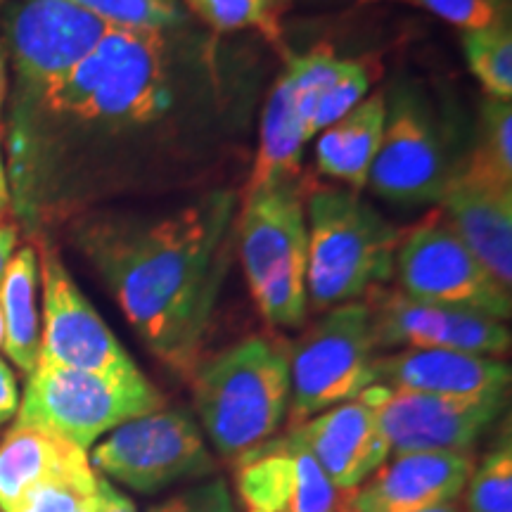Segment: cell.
Here are the masks:
<instances>
[{"label": "cell", "instance_id": "1", "mask_svg": "<svg viewBox=\"0 0 512 512\" xmlns=\"http://www.w3.org/2000/svg\"><path fill=\"white\" fill-rule=\"evenodd\" d=\"M249 105V69L214 34L110 27L72 72L5 107L10 211L41 235L117 197L200 183Z\"/></svg>", "mask_w": 512, "mask_h": 512}, {"label": "cell", "instance_id": "2", "mask_svg": "<svg viewBox=\"0 0 512 512\" xmlns=\"http://www.w3.org/2000/svg\"><path fill=\"white\" fill-rule=\"evenodd\" d=\"M240 190H202L164 211L93 209L69 221V240L147 349L192 377L230 268Z\"/></svg>", "mask_w": 512, "mask_h": 512}, {"label": "cell", "instance_id": "3", "mask_svg": "<svg viewBox=\"0 0 512 512\" xmlns=\"http://www.w3.org/2000/svg\"><path fill=\"white\" fill-rule=\"evenodd\" d=\"M190 380L211 446L240 463L275 437L290 411V344L278 335L245 337L200 363Z\"/></svg>", "mask_w": 512, "mask_h": 512}, {"label": "cell", "instance_id": "4", "mask_svg": "<svg viewBox=\"0 0 512 512\" xmlns=\"http://www.w3.org/2000/svg\"><path fill=\"white\" fill-rule=\"evenodd\" d=\"M309 252L306 302L313 311L358 302L394 278L401 230L351 188H316L304 197Z\"/></svg>", "mask_w": 512, "mask_h": 512}, {"label": "cell", "instance_id": "5", "mask_svg": "<svg viewBox=\"0 0 512 512\" xmlns=\"http://www.w3.org/2000/svg\"><path fill=\"white\" fill-rule=\"evenodd\" d=\"M302 178L240 192L238 245L249 294L273 328H299L306 302V230Z\"/></svg>", "mask_w": 512, "mask_h": 512}, {"label": "cell", "instance_id": "6", "mask_svg": "<svg viewBox=\"0 0 512 512\" xmlns=\"http://www.w3.org/2000/svg\"><path fill=\"white\" fill-rule=\"evenodd\" d=\"M384 100L387 121L366 190L399 207L439 204L467 159L456 128L415 83H399Z\"/></svg>", "mask_w": 512, "mask_h": 512}, {"label": "cell", "instance_id": "7", "mask_svg": "<svg viewBox=\"0 0 512 512\" xmlns=\"http://www.w3.org/2000/svg\"><path fill=\"white\" fill-rule=\"evenodd\" d=\"M159 408L164 396L140 368L105 375L38 361L27 375L15 425L53 432L88 451L102 434Z\"/></svg>", "mask_w": 512, "mask_h": 512}, {"label": "cell", "instance_id": "8", "mask_svg": "<svg viewBox=\"0 0 512 512\" xmlns=\"http://www.w3.org/2000/svg\"><path fill=\"white\" fill-rule=\"evenodd\" d=\"M375 351L363 299L325 313L290 347V427L368 389Z\"/></svg>", "mask_w": 512, "mask_h": 512}, {"label": "cell", "instance_id": "9", "mask_svg": "<svg viewBox=\"0 0 512 512\" xmlns=\"http://www.w3.org/2000/svg\"><path fill=\"white\" fill-rule=\"evenodd\" d=\"M88 458L95 475L136 494H157L216 470L200 425L183 408H159L124 422Z\"/></svg>", "mask_w": 512, "mask_h": 512}, {"label": "cell", "instance_id": "10", "mask_svg": "<svg viewBox=\"0 0 512 512\" xmlns=\"http://www.w3.org/2000/svg\"><path fill=\"white\" fill-rule=\"evenodd\" d=\"M8 55V105H19L72 72L107 34V24L69 0H17L0 15Z\"/></svg>", "mask_w": 512, "mask_h": 512}, {"label": "cell", "instance_id": "11", "mask_svg": "<svg viewBox=\"0 0 512 512\" xmlns=\"http://www.w3.org/2000/svg\"><path fill=\"white\" fill-rule=\"evenodd\" d=\"M394 278L403 294L508 320L512 297L467 249L441 211L403 233L394 256Z\"/></svg>", "mask_w": 512, "mask_h": 512}, {"label": "cell", "instance_id": "12", "mask_svg": "<svg viewBox=\"0 0 512 512\" xmlns=\"http://www.w3.org/2000/svg\"><path fill=\"white\" fill-rule=\"evenodd\" d=\"M358 399L375 411L392 458L422 451H472L503 415L508 394L465 399L370 384Z\"/></svg>", "mask_w": 512, "mask_h": 512}, {"label": "cell", "instance_id": "13", "mask_svg": "<svg viewBox=\"0 0 512 512\" xmlns=\"http://www.w3.org/2000/svg\"><path fill=\"white\" fill-rule=\"evenodd\" d=\"M38 266L43 280V330L38 361L105 375L138 370L110 325L74 283L60 254L46 240L41 242Z\"/></svg>", "mask_w": 512, "mask_h": 512}, {"label": "cell", "instance_id": "14", "mask_svg": "<svg viewBox=\"0 0 512 512\" xmlns=\"http://www.w3.org/2000/svg\"><path fill=\"white\" fill-rule=\"evenodd\" d=\"M375 349H446L501 358L510 351V330L486 313L408 297L387 285L363 297Z\"/></svg>", "mask_w": 512, "mask_h": 512}, {"label": "cell", "instance_id": "15", "mask_svg": "<svg viewBox=\"0 0 512 512\" xmlns=\"http://www.w3.org/2000/svg\"><path fill=\"white\" fill-rule=\"evenodd\" d=\"M245 512H354L356 491H342L316 460L283 437L268 439L238 463Z\"/></svg>", "mask_w": 512, "mask_h": 512}, {"label": "cell", "instance_id": "16", "mask_svg": "<svg viewBox=\"0 0 512 512\" xmlns=\"http://www.w3.org/2000/svg\"><path fill=\"white\" fill-rule=\"evenodd\" d=\"M285 434L342 491H356L389 458L377 415L358 396L292 425Z\"/></svg>", "mask_w": 512, "mask_h": 512}, {"label": "cell", "instance_id": "17", "mask_svg": "<svg viewBox=\"0 0 512 512\" xmlns=\"http://www.w3.org/2000/svg\"><path fill=\"white\" fill-rule=\"evenodd\" d=\"M475 465L472 451L392 456L358 486L354 512H418L458 501Z\"/></svg>", "mask_w": 512, "mask_h": 512}, {"label": "cell", "instance_id": "18", "mask_svg": "<svg viewBox=\"0 0 512 512\" xmlns=\"http://www.w3.org/2000/svg\"><path fill=\"white\" fill-rule=\"evenodd\" d=\"M373 384L437 396L508 394L510 366L501 358L446 349H401L375 356Z\"/></svg>", "mask_w": 512, "mask_h": 512}, {"label": "cell", "instance_id": "19", "mask_svg": "<svg viewBox=\"0 0 512 512\" xmlns=\"http://www.w3.org/2000/svg\"><path fill=\"white\" fill-rule=\"evenodd\" d=\"M441 216L503 290H512V185L460 171L439 202Z\"/></svg>", "mask_w": 512, "mask_h": 512}, {"label": "cell", "instance_id": "20", "mask_svg": "<svg viewBox=\"0 0 512 512\" xmlns=\"http://www.w3.org/2000/svg\"><path fill=\"white\" fill-rule=\"evenodd\" d=\"M88 460V451L53 432L12 425L0 439V512H15L38 484Z\"/></svg>", "mask_w": 512, "mask_h": 512}, {"label": "cell", "instance_id": "21", "mask_svg": "<svg viewBox=\"0 0 512 512\" xmlns=\"http://www.w3.org/2000/svg\"><path fill=\"white\" fill-rule=\"evenodd\" d=\"M387 121L384 93H370L354 110L318 133L316 164L323 176L342 181L344 188L363 192L380 150Z\"/></svg>", "mask_w": 512, "mask_h": 512}, {"label": "cell", "instance_id": "22", "mask_svg": "<svg viewBox=\"0 0 512 512\" xmlns=\"http://www.w3.org/2000/svg\"><path fill=\"white\" fill-rule=\"evenodd\" d=\"M306 143L309 138H306L302 119H299L297 86H294L290 69L285 67L264 102L256 157L245 188L240 192L299 178Z\"/></svg>", "mask_w": 512, "mask_h": 512}, {"label": "cell", "instance_id": "23", "mask_svg": "<svg viewBox=\"0 0 512 512\" xmlns=\"http://www.w3.org/2000/svg\"><path fill=\"white\" fill-rule=\"evenodd\" d=\"M38 249H15L0 280V313H3V349L17 370L29 375L41 349V316H38Z\"/></svg>", "mask_w": 512, "mask_h": 512}, {"label": "cell", "instance_id": "24", "mask_svg": "<svg viewBox=\"0 0 512 512\" xmlns=\"http://www.w3.org/2000/svg\"><path fill=\"white\" fill-rule=\"evenodd\" d=\"M294 0H181L190 17L204 24L209 34L256 31L273 46L283 43V17Z\"/></svg>", "mask_w": 512, "mask_h": 512}, {"label": "cell", "instance_id": "25", "mask_svg": "<svg viewBox=\"0 0 512 512\" xmlns=\"http://www.w3.org/2000/svg\"><path fill=\"white\" fill-rule=\"evenodd\" d=\"M465 174L482 181L512 185V105L510 100L484 98L479 121L467 150Z\"/></svg>", "mask_w": 512, "mask_h": 512}, {"label": "cell", "instance_id": "26", "mask_svg": "<svg viewBox=\"0 0 512 512\" xmlns=\"http://www.w3.org/2000/svg\"><path fill=\"white\" fill-rule=\"evenodd\" d=\"M463 53L467 67L486 98H512V31L510 17L484 29L463 31Z\"/></svg>", "mask_w": 512, "mask_h": 512}, {"label": "cell", "instance_id": "27", "mask_svg": "<svg viewBox=\"0 0 512 512\" xmlns=\"http://www.w3.org/2000/svg\"><path fill=\"white\" fill-rule=\"evenodd\" d=\"M107 27L131 31H169L192 24L181 0H69Z\"/></svg>", "mask_w": 512, "mask_h": 512}, {"label": "cell", "instance_id": "28", "mask_svg": "<svg viewBox=\"0 0 512 512\" xmlns=\"http://www.w3.org/2000/svg\"><path fill=\"white\" fill-rule=\"evenodd\" d=\"M465 512H512V446L510 437L486 453L465 484Z\"/></svg>", "mask_w": 512, "mask_h": 512}, {"label": "cell", "instance_id": "29", "mask_svg": "<svg viewBox=\"0 0 512 512\" xmlns=\"http://www.w3.org/2000/svg\"><path fill=\"white\" fill-rule=\"evenodd\" d=\"M98 475L91 460L38 484L15 512H95Z\"/></svg>", "mask_w": 512, "mask_h": 512}, {"label": "cell", "instance_id": "30", "mask_svg": "<svg viewBox=\"0 0 512 512\" xmlns=\"http://www.w3.org/2000/svg\"><path fill=\"white\" fill-rule=\"evenodd\" d=\"M377 67L370 57H344V67L320 98L311 119V136L335 124L370 93Z\"/></svg>", "mask_w": 512, "mask_h": 512}, {"label": "cell", "instance_id": "31", "mask_svg": "<svg viewBox=\"0 0 512 512\" xmlns=\"http://www.w3.org/2000/svg\"><path fill=\"white\" fill-rule=\"evenodd\" d=\"M356 3H401L420 8L430 15L444 19L460 31L484 29L501 22L508 15V0H356Z\"/></svg>", "mask_w": 512, "mask_h": 512}, {"label": "cell", "instance_id": "32", "mask_svg": "<svg viewBox=\"0 0 512 512\" xmlns=\"http://www.w3.org/2000/svg\"><path fill=\"white\" fill-rule=\"evenodd\" d=\"M150 512H238L223 479H209L204 484L188 486L181 494L166 498Z\"/></svg>", "mask_w": 512, "mask_h": 512}, {"label": "cell", "instance_id": "33", "mask_svg": "<svg viewBox=\"0 0 512 512\" xmlns=\"http://www.w3.org/2000/svg\"><path fill=\"white\" fill-rule=\"evenodd\" d=\"M19 408V389L17 377L8 363L0 358V427L17 415Z\"/></svg>", "mask_w": 512, "mask_h": 512}, {"label": "cell", "instance_id": "34", "mask_svg": "<svg viewBox=\"0 0 512 512\" xmlns=\"http://www.w3.org/2000/svg\"><path fill=\"white\" fill-rule=\"evenodd\" d=\"M95 512H138L136 503L126 494H121L117 484L110 479L98 475V501H95Z\"/></svg>", "mask_w": 512, "mask_h": 512}, {"label": "cell", "instance_id": "35", "mask_svg": "<svg viewBox=\"0 0 512 512\" xmlns=\"http://www.w3.org/2000/svg\"><path fill=\"white\" fill-rule=\"evenodd\" d=\"M17 240H19L17 223H0V280H3L5 268H8L12 254H15Z\"/></svg>", "mask_w": 512, "mask_h": 512}, {"label": "cell", "instance_id": "36", "mask_svg": "<svg viewBox=\"0 0 512 512\" xmlns=\"http://www.w3.org/2000/svg\"><path fill=\"white\" fill-rule=\"evenodd\" d=\"M8 93H10L8 55H5L3 41H0V133H3V119H5V107H8Z\"/></svg>", "mask_w": 512, "mask_h": 512}, {"label": "cell", "instance_id": "37", "mask_svg": "<svg viewBox=\"0 0 512 512\" xmlns=\"http://www.w3.org/2000/svg\"><path fill=\"white\" fill-rule=\"evenodd\" d=\"M10 211V185L8 169H5V152H3V133H0V216Z\"/></svg>", "mask_w": 512, "mask_h": 512}, {"label": "cell", "instance_id": "38", "mask_svg": "<svg viewBox=\"0 0 512 512\" xmlns=\"http://www.w3.org/2000/svg\"><path fill=\"white\" fill-rule=\"evenodd\" d=\"M418 512H465L463 505L458 501H451V503H444V505H437V508H427V510H418Z\"/></svg>", "mask_w": 512, "mask_h": 512}, {"label": "cell", "instance_id": "39", "mask_svg": "<svg viewBox=\"0 0 512 512\" xmlns=\"http://www.w3.org/2000/svg\"><path fill=\"white\" fill-rule=\"evenodd\" d=\"M0 347H3V313H0Z\"/></svg>", "mask_w": 512, "mask_h": 512}, {"label": "cell", "instance_id": "40", "mask_svg": "<svg viewBox=\"0 0 512 512\" xmlns=\"http://www.w3.org/2000/svg\"><path fill=\"white\" fill-rule=\"evenodd\" d=\"M10 3H12V0H0V10H3L5 5H10Z\"/></svg>", "mask_w": 512, "mask_h": 512}, {"label": "cell", "instance_id": "41", "mask_svg": "<svg viewBox=\"0 0 512 512\" xmlns=\"http://www.w3.org/2000/svg\"><path fill=\"white\" fill-rule=\"evenodd\" d=\"M0 221H3V216H0Z\"/></svg>", "mask_w": 512, "mask_h": 512}]
</instances>
